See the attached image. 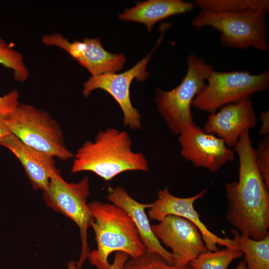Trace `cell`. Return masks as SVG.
Returning <instances> with one entry per match:
<instances>
[{
	"label": "cell",
	"instance_id": "6da1fadb",
	"mask_svg": "<svg viewBox=\"0 0 269 269\" xmlns=\"http://www.w3.org/2000/svg\"><path fill=\"white\" fill-rule=\"evenodd\" d=\"M233 149L239 158L238 180L225 187L226 219L241 234L262 240L269 234V188L256 164L249 131L240 136Z\"/></svg>",
	"mask_w": 269,
	"mask_h": 269
},
{
	"label": "cell",
	"instance_id": "7a4b0ae2",
	"mask_svg": "<svg viewBox=\"0 0 269 269\" xmlns=\"http://www.w3.org/2000/svg\"><path fill=\"white\" fill-rule=\"evenodd\" d=\"M73 158L72 173L91 171L106 181L124 172L148 169L145 156L133 151L129 134L115 128L100 131L93 141L84 142Z\"/></svg>",
	"mask_w": 269,
	"mask_h": 269
},
{
	"label": "cell",
	"instance_id": "3957f363",
	"mask_svg": "<svg viewBox=\"0 0 269 269\" xmlns=\"http://www.w3.org/2000/svg\"><path fill=\"white\" fill-rule=\"evenodd\" d=\"M88 206L94 218L91 227L97 246L87 259L91 265L97 269H109L108 258L113 252H122L136 258L146 251L134 223L124 210L100 201H92Z\"/></svg>",
	"mask_w": 269,
	"mask_h": 269
},
{
	"label": "cell",
	"instance_id": "277c9868",
	"mask_svg": "<svg viewBox=\"0 0 269 269\" xmlns=\"http://www.w3.org/2000/svg\"><path fill=\"white\" fill-rule=\"evenodd\" d=\"M263 9L238 12H216L201 9L191 21L197 29L210 27L220 33L221 44L228 48L245 50L253 47L269 50L266 15Z\"/></svg>",
	"mask_w": 269,
	"mask_h": 269
},
{
	"label": "cell",
	"instance_id": "5b68a950",
	"mask_svg": "<svg viewBox=\"0 0 269 269\" xmlns=\"http://www.w3.org/2000/svg\"><path fill=\"white\" fill-rule=\"evenodd\" d=\"M187 69L181 83L170 91L155 88L154 102L169 129L178 135L195 124L191 112L193 102L204 88L213 66L197 55L191 53Z\"/></svg>",
	"mask_w": 269,
	"mask_h": 269
},
{
	"label": "cell",
	"instance_id": "8992f818",
	"mask_svg": "<svg viewBox=\"0 0 269 269\" xmlns=\"http://www.w3.org/2000/svg\"><path fill=\"white\" fill-rule=\"evenodd\" d=\"M269 87V71L253 74L249 71L218 72L213 70L204 88L193 102L196 109L209 114L230 104L250 99L257 92Z\"/></svg>",
	"mask_w": 269,
	"mask_h": 269
},
{
	"label": "cell",
	"instance_id": "52a82bcc",
	"mask_svg": "<svg viewBox=\"0 0 269 269\" xmlns=\"http://www.w3.org/2000/svg\"><path fill=\"white\" fill-rule=\"evenodd\" d=\"M6 121L11 134L28 146L62 160L74 157L60 127L46 112L20 104Z\"/></svg>",
	"mask_w": 269,
	"mask_h": 269
},
{
	"label": "cell",
	"instance_id": "ba28073f",
	"mask_svg": "<svg viewBox=\"0 0 269 269\" xmlns=\"http://www.w3.org/2000/svg\"><path fill=\"white\" fill-rule=\"evenodd\" d=\"M47 205L54 211L72 220L80 230L81 251L76 263L81 269L91 252L88 242V230L94 220L87 198L90 194L89 180L87 176L77 183L66 181L58 170L51 176L47 189L43 191Z\"/></svg>",
	"mask_w": 269,
	"mask_h": 269
},
{
	"label": "cell",
	"instance_id": "9c48e42d",
	"mask_svg": "<svg viewBox=\"0 0 269 269\" xmlns=\"http://www.w3.org/2000/svg\"><path fill=\"white\" fill-rule=\"evenodd\" d=\"M164 32L158 39L155 47L147 56L134 66L122 73H106L92 76L83 84L82 93L88 97L95 90L102 89L108 93L116 100L123 112L124 126L133 130L141 128L140 115L134 108L130 98V87L136 79L143 81L149 76L146 71L147 65L150 60V55L161 41Z\"/></svg>",
	"mask_w": 269,
	"mask_h": 269
},
{
	"label": "cell",
	"instance_id": "30bf717a",
	"mask_svg": "<svg viewBox=\"0 0 269 269\" xmlns=\"http://www.w3.org/2000/svg\"><path fill=\"white\" fill-rule=\"evenodd\" d=\"M42 42L49 46L59 47L86 68L92 76L115 73L123 68L126 58L123 53L107 51L98 38L85 37L82 41L70 42L62 34H45Z\"/></svg>",
	"mask_w": 269,
	"mask_h": 269
},
{
	"label": "cell",
	"instance_id": "8fae6325",
	"mask_svg": "<svg viewBox=\"0 0 269 269\" xmlns=\"http://www.w3.org/2000/svg\"><path fill=\"white\" fill-rule=\"evenodd\" d=\"M181 155L194 166L218 171L235 158L234 150L220 138L206 133L194 124L178 134Z\"/></svg>",
	"mask_w": 269,
	"mask_h": 269
},
{
	"label": "cell",
	"instance_id": "7c38bea8",
	"mask_svg": "<svg viewBox=\"0 0 269 269\" xmlns=\"http://www.w3.org/2000/svg\"><path fill=\"white\" fill-rule=\"evenodd\" d=\"M151 227L156 238L171 250L175 266L189 265L207 251L198 228L185 218L168 215Z\"/></svg>",
	"mask_w": 269,
	"mask_h": 269
},
{
	"label": "cell",
	"instance_id": "4fadbf2b",
	"mask_svg": "<svg viewBox=\"0 0 269 269\" xmlns=\"http://www.w3.org/2000/svg\"><path fill=\"white\" fill-rule=\"evenodd\" d=\"M207 192L204 189L189 197H178L172 195L167 188L158 191L157 198L151 203L148 216L152 220L161 221L168 215L185 218L193 223L199 229L208 251L219 250L218 245L226 247H237L234 239L218 237L210 231L200 219V215L194 209V203L202 198Z\"/></svg>",
	"mask_w": 269,
	"mask_h": 269
},
{
	"label": "cell",
	"instance_id": "5bb4252c",
	"mask_svg": "<svg viewBox=\"0 0 269 269\" xmlns=\"http://www.w3.org/2000/svg\"><path fill=\"white\" fill-rule=\"evenodd\" d=\"M218 110L210 114L203 130L220 138L233 149L240 136L257 126V118L253 102L248 99L225 105Z\"/></svg>",
	"mask_w": 269,
	"mask_h": 269
},
{
	"label": "cell",
	"instance_id": "9a60e30c",
	"mask_svg": "<svg viewBox=\"0 0 269 269\" xmlns=\"http://www.w3.org/2000/svg\"><path fill=\"white\" fill-rule=\"evenodd\" d=\"M107 199L111 203L124 210L134 223L146 251L162 256L170 265H173L171 252L166 250L154 235L145 209L150 208L151 203H141L132 198L123 187L109 186Z\"/></svg>",
	"mask_w": 269,
	"mask_h": 269
},
{
	"label": "cell",
	"instance_id": "2e32d148",
	"mask_svg": "<svg viewBox=\"0 0 269 269\" xmlns=\"http://www.w3.org/2000/svg\"><path fill=\"white\" fill-rule=\"evenodd\" d=\"M0 145L17 157L33 188L43 191L47 189L51 176L58 170L53 156L28 146L12 134L0 141Z\"/></svg>",
	"mask_w": 269,
	"mask_h": 269
},
{
	"label": "cell",
	"instance_id": "e0dca14e",
	"mask_svg": "<svg viewBox=\"0 0 269 269\" xmlns=\"http://www.w3.org/2000/svg\"><path fill=\"white\" fill-rule=\"evenodd\" d=\"M195 6L193 2L182 0H148L136 2L135 6L125 10L119 17L124 21L143 23L150 32L159 21L190 11Z\"/></svg>",
	"mask_w": 269,
	"mask_h": 269
},
{
	"label": "cell",
	"instance_id": "ac0fdd59",
	"mask_svg": "<svg viewBox=\"0 0 269 269\" xmlns=\"http://www.w3.org/2000/svg\"><path fill=\"white\" fill-rule=\"evenodd\" d=\"M231 232L238 248L245 255L247 269H269V234L262 240H255L236 229Z\"/></svg>",
	"mask_w": 269,
	"mask_h": 269
},
{
	"label": "cell",
	"instance_id": "d6986e66",
	"mask_svg": "<svg viewBox=\"0 0 269 269\" xmlns=\"http://www.w3.org/2000/svg\"><path fill=\"white\" fill-rule=\"evenodd\" d=\"M201 9L216 12H238L249 10H269L268 0H194Z\"/></svg>",
	"mask_w": 269,
	"mask_h": 269
},
{
	"label": "cell",
	"instance_id": "ffe728a7",
	"mask_svg": "<svg viewBox=\"0 0 269 269\" xmlns=\"http://www.w3.org/2000/svg\"><path fill=\"white\" fill-rule=\"evenodd\" d=\"M243 255L237 247H226L216 251L207 250L189 265L192 269H227L233 261Z\"/></svg>",
	"mask_w": 269,
	"mask_h": 269
},
{
	"label": "cell",
	"instance_id": "44dd1931",
	"mask_svg": "<svg viewBox=\"0 0 269 269\" xmlns=\"http://www.w3.org/2000/svg\"><path fill=\"white\" fill-rule=\"evenodd\" d=\"M0 65L11 69L14 79L25 82L29 77V72L21 53L12 48L0 37Z\"/></svg>",
	"mask_w": 269,
	"mask_h": 269
},
{
	"label": "cell",
	"instance_id": "7402d4cb",
	"mask_svg": "<svg viewBox=\"0 0 269 269\" xmlns=\"http://www.w3.org/2000/svg\"><path fill=\"white\" fill-rule=\"evenodd\" d=\"M124 269H192L190 265L175 266L169 264L160 255L146 251L136 258H130Z\"/></svg>",
	"mask_w": 269,
	"mask_h": 269
},
{
	"label": "cell",
	"instance_id": "603a6c76",
	"mask_svg": "<svg viewBox=\"0 0 269 269\" xmlns=\"http://www.w3.org/2000/svg\"><path fill=\"white\" fill-rule=\"evenodd\" d=\"M256 164L267 186L269 188V136H264L254 150Z\"/></svg>",
	"mask_w": 269,
	"mask_h": 269
},
{
	"label": "cell",
	"instance_id": "cb8c5ba5",
	"mask_svg": "<svg viewBox=\"0 0 269 269\" xmlns=\"http://www.w3.org/2000/svg\"><path fill=\"white\" fill-rule=\"evenodd\" d=\"M19 105V94L16 90L0 96V117L5 119L8 118Z\"/></svg>",
	"mask_w": 269,
	"mask_h": 269
},
{
	"label": "cell",
	"instance_id": "d4e9b609",
	"mask_svg": "<svg viewBox=\"0 0 269 269\" xmlns=\"http://www.w3.org/2000/svg\"><path fill=\"white\" fill-rule=\"evenodd\" d=\"M130 258L129 255L122 252H115L113 262L109 269H124L125 264Z\"/></svg>",
	"mask_w": 269,
	"mask_h": 269
},
{
	"label": "cell",
	"instance_id": "484cf974",
	"mask_svg": "<svg viewBox=\"0 0 269 269\" xmlns=\"http://www.w3.org/2000/svg\"><path fill=\"white\" fill-rule=\"evenodd\" d=\"M260 120L262 122V126L260 131L261 135L265 136L269 135V111L262 112L261 114Z\"/></svg>",
	"mask_w": 269,
	"mask_h": 269
},
{
	"label": "cell",
	"instance_id": "4316f807",
	"mask_svg": "<svg viewBox=\"0 0 269 269\" xmlns=\"http://www.w3.org/2000/svg\"><path fill=\"white\" fill-rule=\"evenodd\" d=\"M11 134L6 123V119L0 117V141Z\"/></svg>",
	"mask_w": 269,
	"mask_h": 269
},
{
	"label": "cell",
	"instance_id": "83f0119b",
	"mask_svg": "<svg viewBox=\"0 0 269 269\" xmlns=\"http://www.w3.org/2000/svg\"><path fill=\"white\" fill-rule=\"evenodd\" d=\"M68 269H78L76 266V263L73 261H70L67 265Z\"/></svg>",
	"mask_w": 269,
	"mask_h": 269
},
{
	"label": "cell",
	"instance_id": "f1b7e54d",
	"mask_svg": "<svg viewBox=\"0 0 269 269\" xmlns=\"http://www.w3.org/2000/svg\"><path fill=\"white\" fill-rule=\"evenodd\" d=\"M236 269H247L245 262H241Z\"/></svg>",
	"mask_w": 269,
	"mask_h": 269
}]
</instances>
